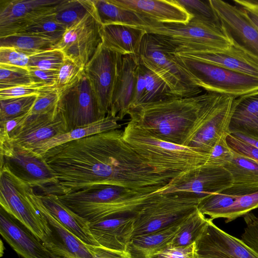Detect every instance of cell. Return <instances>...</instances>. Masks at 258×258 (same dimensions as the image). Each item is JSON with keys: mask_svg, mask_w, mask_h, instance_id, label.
Instances as JSON below:
<instances>
[{"mask_svg": "<svg viewBox=\"0 0 258 258\" xmlns=\"http://www.w3.org/2000/svg\"><path fill=\"white\" fill-rule=\"evenodd\" d=\"M226 142L233 151L258 163V148L231 134L227 137Z\"/></svg>", "mask_w": 258, "mask_h": 258, "instance_id": "obj_49", "label": "cell"}, {"mask_svg": "<svg viewBox=\"0 0 258 258\" xmlns=\"http://www.w3.org/2000/svg\"><path fill=\"white\" fill-rule=\"evenodd\" d=\"M138 63L152 71L168 87L171 94L186 98L202 92L178 62L173 51L154 35L147 33L136 55Z\"/></svg>", "mask_w": 258, "mask_h": 258, "instance_id": "obj_6", "label": "cell"}, {"mask_svg": "<svg viewBox=\"0 0 258 258\" xmlns=\"http://www.w3.org/2000/svg\"><path fill=\"white\" fill-rule=\"evenodd\" d=\"M47 86L43 84L32 83L14 87L0 90V99L37 95Z\"/></svg>", "mask_w": 258, "mask_h": 258, "instance_id": "obj_48", "label": "cell"}, {"mask_svg": "<svg viewBox=\"0 0 258 258\" xmlns=\"http://www.w3.org/2000/svg\"><path fill=\"white\" fill-rule=\"evenodd\" d=\"M31 187L7 166H0L1 207L25 226L46 247L50 242L51 231L30 199Z\"/></svg>", "mask_w": 258, "mask_h": 258, "instance_id": "obj_7", "label": "cell"}, {"mask_svg": "<svg viewBox=\"0 0 258 258\" xmlns=\"http://www.w3.org/2000/svg\"><path fill=\"white\" fill-rule=\"evenodd\" d=\"M94 258H131L128 252L112 250L102 247L90 245Z\"/></svg>", "mask_w": 258, "mask_h": 258, "instance_id": "obj_54", "label": "cell"}, {"mask_svg": "<svg viewBox=\"0 0 258 258\" xmlns=\"http://www.w3.org/2000/svg\"><path fill=\"white\" fill-rule=\"evenodd\" d=\"M83 68L72 59L66 58L58 70V79L55 86L60 94L76 83L81 77Z\"/></svg>", "mask_w": 258, "mask_h": 258, "instance_id": "obj_45", "label": "cell"}, {"mask_svg": "<svg viewBox=\"0 0 258 258\" xmlns=\"http://www.w3.org/2000/svg\"><path fill=\"white\" fill-rule=\"evenodd\" d=\"M119 120L120 119L117 117L107 115L92 124L59 134L40 145L35 151L43 155L49 149L58 145L95 134L119 129L121 127V125L118 123Z\"/></svg>", "mask_w": 258, "mask_h": 258, "instance_id": "obj_31", "label": "cell"}, {"mask_svg": "<svg viewBox=\"0 0 258 258\" xmlns=\"http://www.w3.org/2000/svg\"><path fill=\"white\" fill-rule=\"evenodd\" d=\"M223 166L231 173L233 182L230 187L222 192L239 197L258 191V163L256 162L233 151L232 158Z\"/></svg>", "mask_w": 258, "mask_h": 258, "instance_id": "obj_26", "label": "cell"}, {"mask_svg": "<svg viewBox=\"0 0 258 258\" xmlns=\"http://www.w3.org/2000/svg\"><path fill=\"white\" fill-rule=\"evenodd\" d=\"M140 64L145 79V90L139 105L173 96L165 82L160 77L145 66Z\"/></svg>", "mask_w": 258, "mask_h": 258, "instance_id": "obj_36", "label": "cell"}, {"mask_svg": "<svg viewBox=\"0 0 258 258\" xmlns=\"http://www.w3.org/2000/svg\"><path fill=\"white\" fill-rule=\"evenodd\" d=\"M32 83L27 68L0 64V90Z\"/></svg>", "mask_w": 258, "mask_h": 258, "instance_id": "obj_41", "label": "cell"}, {"mask_svg": "<svg viewBox=\"0 0 258 258\" xmlns=\"http://www.w3.org/2000/svg\"><path fill=\"white\" fill-rule=\"evenodd\" d=\"M173 52L223 50L232 45L221 29L192 18L187 23H156L142 27Z\"/></svg>", "mask_w": 258, "mask_h": 258, "instance_id": "obj_5", "label": "cell"}, {"mask_svg": "<svg viewBox=\"0 0 258 258\" xmlns=\"http://www.w3.org/2000/svg\"><path fill=\"white\" fill-rule=\"evenodd\" d=\"M95 10L93 0H62L56 8L55 18L68 29Z\"/></svg>", "mask_w": 258, "mask_h": 258, "instance_id": "obj_34", "label": "cell"}, {"mask_svg": "<svg viewBox=\"0 0 258 258\" xmlns=\"http://www.w3.org/2000/svg\"><path fill=\"white\" fill-rule=\"evenodd\" d=\"M37 95L0 99V122H5L27 114L32 109Z\"/></svg>", "mask_w": 258, "mask_h": 258, "instance_id": "obj_37", "label": "cell"}, {"mask_svg": "<svg viewBox=\"0 0 258 258\" xmlns=\"http://www.w3.org/2000/svg\"><path fill=\"white\" fill-rule=\"evenodd\" d=\"M66 58L61 50L53 48L31 55L27 68L58 71Z\"/></svg>", "mask_w": 258, "mask_h": 258, "instance_id": "obj_42", "label": "cell"}, {"mask_svg": "<svg viewBox=\"0 0 258 258\" xmlns=\"http://www.w3.org/2000/svg\"><path fill=\"white\" fill-rule=\"evenodd\" d=\"M243 218L245 227L240 239L258 254V216L249 212Z\"/></svg>", "mask_w": 258, "mask_h": 258, "instance_id": "obj_46", "label": "cell"}, {"mask_svg": "<svg viewBox=\"0 0 258 258\" xmlns=\"http://www.w3.org/2000/svg\"><path fill=\"white\" fill-rule=\"evenodd\" d=\"M136 214L118 215L89 224L90 232L99 246L128 252V246L133 237Z\"/></svg>", "mask_w": 258, "mask_h": 258, "instance_id": "obj_22", "label": "cell"}, {"mask_svg": "<svg viewBox=\"0 0 258 258\" xmlns=\"http://www.w3.org/2000/svg\"><path fill=\"white\" fill-rule=\"evenodd\" d=\"M1 166L42 194L60 195L57 177L43 155L9 138H0Z\"/></svg>", "mask_w": 258, "mask_h": 258, "instance_id": "obj_8", "label": "cell"}, {"mask_svg": "<svg viewBox=\"0 0 258 258\" xmlns=\"http://www.w3.org/2000/svg\"><path fill=\"white\" fill-rule=\"evenodd\" d=\"M93 2L102 25L114 24L144 27L155 24L142 15L115 4L111 0H93Z\"/></svg>", "mask_w": 258, "mask_h": 258, "instance_id": "obj_32", "label": "cell"}, {"mask_svg": "<svg viewBox=\"0 0 258 258\" xmlns=\"http://www.w3.org/2000/svg\"><path fill=\"white\" fill-rule=\"evenodd\" d=\"M191 17L221 29L218 18L209 0H176Z\"/></svg>", "mask_w": 258, "mask_h": 258, "instance_id": "obj_38", "label": "cell"}, {"mask_svg": "<svg viewBox=\"0 0 258 258\" xmlns=\"http://www.w3.org/2000/svg\"><path fill=\"white\" fill-rule=\"evenodd\" d=\"M66 132V120L57 107L44 114L27 113L9 137L19 145L35 150L52 138Z\"/></svg>", "mask_w": 258, "mask_h": 258, "instance_id": "obj_19", "label": "cell"}, {"mask_svg": "<svg viewBox=\"0 0 258 258\" xmlns=\"http://www.w3.org/2000/svg\"><path fill=\"white\" fill-rule=\"evenodd\" d=\"M196 258H258L241 239L217 227L210 218L195 242Z\"/></svg>", "mask_w": 258, "mask_h": 258, "instance_id": "obj_18", "label": "cell"}, {"mask_svg": "<svg viewBox=\"0 0 258 258\" xmlns=\"http://www.w3.org/2000/svg\"><path fill=\"white\" fill-rule=\"evenodd\" d=\"M235 98L216 93L187 147L198 152L210 153L226 140L230 134L229 124Z\"/></svg>", "mask_w": 258, "mask_h": 258, "instance_id": "obj_12", "label": "cell"}, {"mask_svg": "<svg viewBox=\"0 0 258 258\" xmlns=\"http://www.w3.org/2000/svg\"><path fill=\"white\" fill-rule=\"evenodd\" d=\"M174 55L195 83L207 92L238 97L258 90V78L192 58Z\"/></svg>", "mask_w": 258, "mask_h": 258, "instance_id": "obj_10", "label": "cell"}, {"mask_svg": "<svg viewBox=\"0 0 258 258\" xmlns=\"http://www.w3.org/2000/svg\"><path fill=\"white\" fill-rule=\"evenodd\" d=\"M192 258H196V257H194V256H192Z\"/></svg>", "mask_w": 258, "mask_h": 258, "instance_id": "obj_57", "label": "cell"}, {"mask_svg": "<svg viewBox=\"0 0 258 258\" xmlns=\"http://www.w3.org/2000/svg\"><path fill=\"white\" fill-rule=\"evenodd\" d=\"M208 220L197 208L185 218L171 246H186L194 243L203 231Z\"/></svg>", "mask_w": 258, "mask_h": 258, "instance_id": "obj_35", "label": "cell"}, {"mask_svg": "<svg viewBox=\"0 0 258 258\" xmlns=\"http://www.w3.org/2000/svg\"><path fill=\"white\" fill-rule=\"evenodd\" d=\"M229 132L258 141V90L235 98Z\"/></svg>", "mask_w": 258, "mask_h": 258, "instance_id": "obj_27", "label": "cell"}, {"mask_svg": "<svg viewBox=\"0 0 258 258\" xmlns=\"http://www.w3.org/2000/svg\"><path fill=\"white\" fill-rule=\"evenodd\" d=\"M27 68L33 83H41L49 87H55L58 79V71Z\"/></svg>", "mask_w": 258, "mask_h": 258, "instance_id": "obj_50", "label": "cell"}, {"mask_svg": "<svg viewBox=\"0 0 258 258\" xmlns=\"http://www.w3.org/2000/svg\"><path fill=\"white\" fill-rule=\"evenodd\" d=\"M122 55L102 43L84 69L94 91L101 109L107 115Z\"/></svg>", "mask_w": 258, "mask_h": 258, "instance_id": "obj_17", "label": "cell"}, {"mask_svg": "<svg viewBox=\"0 0 258 258\" xmlns=\"http://www.w3.org/2000/svg\"><path fill=\"white\" fill-rule=\"evenodd\" d=\"M29 194L51 231L50 241L46 247L47 249L57 258H94L90 245L76 237L47 210L33 188L31 187Z\"/></svg>", "mask_w": 258, "mask_h": 258, "instance_id": "obj_20", "label": "cell"}, {"mask_svg": "<svg viewBox=\"0 0 258 258\" xmlns=\"http://www.w3.org/2000/svg\"><path fill=\"white\" fill-rule=\"evenodd\" d=\"M233 2L244 13L258 31V1L234 0Z\"/></svg>", "mask_w": 258, "mask_h": 258, "instance_id": "obj_51", "label": "cell"}, {"mask_svg": "<svg viewBox=\"0 0 258 258\" xmlns=\"http://www.w3.org/2000/svg\"><path fill=\"white\" fill-rule=\"evenodd\" d=\"M194 248L195 242L186 246H170L154 258H192Z\"/></svg>", "mask_w": 258, "mask_h": 258, "instance_id": "obj_52", "label": "cell"}, {"mask_svg": "<svg viewBox=\"0 0 258 258\" xmlns=\"http://www.w3.org/2000/svg\"><path fill=\"white\" fill-rule=\"evenodd\" d=\"M37 195L47 210L76 237L87 244L99 246L90 232L89 223L63 205L57 195Z\"/></svg>", "mask_w": 258, "mask_h": 258, "instance_id": "obj_30", "label": "cell"}, {"mask_svg": "<svg viewBox=\"0 0 258 258\" xmlns=\"http://www.w3.org/2000/svg\"><path fill=\"white\" fill-rule=\"evenodd\" d=\"M138 65L136 55H122L107 115L121 120L128 114L134 95Z\"/></svg>", "mask_w": 258, "mask_h": 258, "instance_id": "obj_24", "label": "cell"}, {"mask_svg": "<svg viewBox=\"0 0 258 258\" xmlns=\"http://www.w3.org/2000/svg\"><path fill=\"white\" fill-rule=\"evenodd\" d=\"M60 94L55 87H46L37 95L29 115L49 113L57 108Z\"/></svg>", "mask_w": 258, "mask_h": 258, "instance_id": "obj_44", "label": "cell"}, {"mask_svg": "<svg viewBox=\"0 0 258 258\" xmlns=\"http://www.w3.org/2000/svg\"><path fill=\"white\" fill-rule=\"evenodd\" d=\"M173 52L258 78V64L232 45L223 50H180Z\"/></svg>", "mask_w": 258, "mask_h": 258, "instance_id": "obj_25", "label": "cell"}, {"mask_svg": "<svg viewBox=\"0 0 258 258\" xmlns=\"http://www.w3.org/2000/svg\"><path fill=\"white\" fill-rule=\"evenodd\" d=\"M145 90V79L141 65H139L137 70L136 81L134 95L130 108L140 104Z\"/></svg>", "mask_w": 258, "mask_h": 258, "instance_id": "obj_53", "label": "cell"}, {"mask_svg": "<svg viewBox=\"0 0 258 258\" xmlns=\"http://www.w3.org/2000/svg\"><path fill=\"white\" fill-rule=\"evenodd\" d=\"M30 56L14 47H0V64L27 68Z\"/></svg>", "mask_w": 258, "mask_h": 258, "instance_id": "obj_47", "label": "cell"}, {"mask_svg": "<svg viewBox=\"0 0 258 258\" xmlns=\"http://www.w3.org/2000/svg\"><path fill=\"white\" fill-rule=\"evenodd\" d=\"M258 208V191L237 197L231 206L224 210L218 218L225 219V222L232 221Z\"/></svg>", "mask_w": 258, "mask_h": 258, "instance_id": "obj_40", "label": "cell"}, {"mask_svg": "<svg viewBox=\"0 0 258 258\" xmlns=\"http://www.w3.org/2000/svg\"><path fill=\"white\" fill-rule=\"evenodd\" d=\"M62 0H0V37L19 34L56 13Z\"/></svg>", "mask_w": 258, "mask_h": 258, "instance_id": "obj_15", "label": "cell"}, {"mask_svg": "<svg viewBox=\"0 0 258 258\" xmlns=\"http://www.w3.org/2000/svg\"><path fill=\"white\" fill-rule=\"evenodd\" d=\"M215 95L207 92L191 97L170 96L131 108L127 115L156 137L187 146Z\"/></svg>", "mask_w": 258, "mask_h": 258, "instance_id": "obj_2", "label": "cell"}, {"mask_svg": "<svg viewBox=\"0 0 258 258\" xmlns=\"http://www.w3.org/2000/svg\"><path fill=\"white\" fill-rule=\"evenodd\" d=\"M233 135H234L237 138L244 141L245 142H246L247 143L250 144L256 147L257 148H258V141H256L251 138H248L246 136H244L243 135L238 134H233Z\"/></svg>", "mask_w": 258, "mask_h": 258, "instance_id": "obj_55", "label": "cell"}, {"mask_svg": "<svg viewBox=\"0 0 258 258\" xmlns=\"http://www.w3.org/2000/svg\"><path fill=\"white\" fill-rule=\"evenodd\" d=\"M3 241L2 240H1V252H0V254H1V256H2L3 254V253H4V249H3Z\"/></svg>", "mask_w": 258, "mask_h": 258, "instance_id": "obj_56", "label": "cell"}, {"mask_svg": "<svg viewBox=\"0 0 258 258\" xmlns=\"http://www.w3.org/2000/svg\"><path fill=\"white\" fill-rule=\"evenodd\" d=\"M233 178L223 166L203 165L172 179L159 194L189 192L202 199L230 187Z\"/></svg>", "mask_w": 258, "mask_h": 258, "instance_id": "obj_13", "label": "cell"}, {"mask_svg": "<svg viewBox=\"0 0 258 258\" xmlns=\"http://www.w3.org/2000/svg\"><path fill=\"white\" fill-rule=\"evenodd\" d=\"M201 200L189 192H158L137 212L133 237L159 230L183 220L197 208Z\"/></svg>", "mask_w": 258, "mask_h": 258, "instance_id": "obj_9", "label": "cell"}, {"mask_svg": "<svg viewBox=\"0 0 258 258\" xmlns=\"http://www.w3.org/2000/svg\"><path fill=\"white\" fill-rule=\"evenodd\" d=\"M221 30L233 46L258 64V31L237 6L221 0H209Z\"/></svg>", "mask_w": 258, "mask_h": 258, "instance_id": "obj_14", "label": "cell"}, {"mask_svg": "<svg viewBox=\"0 0 258 258\" xmlns=\"http://www.w3.org/2000/svg\"><path fill=\"white\" fill-rule=\"evenodd\" d=\"M57 107L66 120L67 131L92 124L106 116L84 72L76 83L60 93Z\"/></svg>", "mask_w": 258, "mask_h": 258, "instance_id": "obj_11", "label": "cell"}, {"mask_svg": "<svg viewBox=\"0 0 258 258\" xmlns=\"http://www.w3.org/2000/svg\"><path fill=\"white\" fill-rule=\"evenodd\" d=\"M55 13L28 27L21 33L32 34L61 40L67 28L55 18Z\"/></svg>", "mask_w": 258, "mask_h": 258, "instance_id": "obj_43", "label": "cell"}, {"mask_svg": "<svg viewBox=\"0 0 258 258\" xmlns=\"http://www.w3.org/2000/svg\"><path fill=\"white\" fill-rule=\"evenodd\" d=\"M0 233L22 258H57L30 230L2 207Z\"/></svg>", "mask_w": 258, "mask_h": 258, "instance_id": "obj_21", "label": "cell"}, {"mask_svg": "<svg viewBox=\"0 0 258 258\" xmlns=\"http://www.w3.org/2000/svg\"><path fill=\"white\" fill-rule=\"evenodd\" d=\"M237 197L225 194L222 192L211 195L201 200L197 208L204 215L211 220L217 219L219 214L236 200Z\"/></svg>", "mask_w": 258, "mask_h": 258, "instance_id": "obj_39", "label": "cell"}, {"mask_svg": "<svg viewBox=\"0 0 258 258\" xmlns=\"http://www.w3.org/2000/svg\"><path fill=\"white\" fill-rule=\"evenodd\" d=\"M146 33L142 27L121 24L103 25L101 28L102 43L122 55H137Z\"/></svg>", "mask_w": 258, "mask_h": 258, "instance_id": "obj_28", "label": "cell"}, {"mask_svg": "<svg viewBox=\"0 0 258 258\" xmlns=\"http://www.w3.org/2000/svg\"><path fill=\"white\" fill-rule=\"evenodd\" d=\"M185 218L159 230L133 237L127 248L131 258H154L171 246Z\"/></svg>", "mask_w": 258, "mask_h": 258, "instance_id": "obj_29", "label": "cell"}, {"mask_svg": "<svg viewBox=\"0 0 258 258\" xmlns=\"http://www.w3.org/2000/svg\"><path fill=\"white\" fill-rule=\"evenodd\" d=\"M157 192H141L113 185H99L57 196L60 201L89 224L136 214Z\"/></svg>", "mask_w": 258, "mask_h": 258, "instance_id": "obj_4", "label": "cell"}, {"mask_svg": "<svg viewBox=\"0 0 258 258\" xmlns=\"http://www.w3.org/2000/svg\"><path fill=\"white\" fill-rule=\"evenodd\" d=\"M58 41L39 35L16 34L0 37V47H14L30 56L54 48Z\"/></svg>", "mask_w": 258, "mask_h": 258, "instance_id": "obj_33", "label": "cell"}, {"mask_svg": "<svg viewBox=\"0 0 258 258\" xmlns=\"http://www.w3.org/2000/svg\"><path fill=\"white\" fill-rule=\"evenodd\" d=\"M101 26L95 10L67 29L54 48L84 68L102 42Z\"/></svg>", "mask_w": 258, "mask_h": 258, "instance_id": "obj_16", "label": "cell"}, {"mask_svg": "<svg viewBox=\"0 0 258 258\" xmlns=\"http://www.w3.org/2000/svg\"><path fill=\"white\" fill-rule=\"evenodd\" d=\"M156 23H187L192 18L176 0H111Z\"/></svg>", "mask_w": 258, "mask_h": 258, "instance_id": "obj_23", "label": "cell"}, {"mask_svg": "<svg viewBox=\"0 0 258 258\" xmlns=\"http://www.w3.org/2000/svg\"><path fill=\"white\" fill-rule=\"evenodd\" d=\"M43 155L57 177L60 195L99 185L154 192L170 181L141 158L119 129L58 145Z\"/></svg>", "mask_w": 258, "mask_h": 258, "instance_id": "obj_1", "label": "cell"}, {"mask_svg": "<svg viewBox=\"0 0 258 258\" xmlns=\"http://www.w3.org/2000/svg\"><path fill=\"white\" fill-rule=\"evenodd\" d=\"M123 138L158 175L170 180L199 166H224L232 157L225 145H217L210 153L198 152L162 140L132 121L124 128Z\"/></svg>", "mask_w": 258, "mask_h": 258, "instance_id": "obj_3", "label": "cell"}]
</instances>
